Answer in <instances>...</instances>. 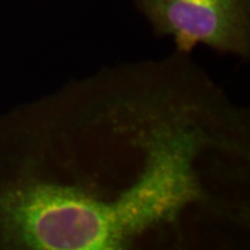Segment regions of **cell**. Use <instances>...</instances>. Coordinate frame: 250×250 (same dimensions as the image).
<instances>
[{
	"instance_id": "obj_2",
	"label": "cell",
	"mask_w": 250,
	"mask_h": 250,
	"mask_svg": "<svg viewBox=\"0 0 250 250\" xmlns=\"http://www.w3.org/2000/svg\"><path fill=\"white\" fill-rule=\"evenodd\" d=\"M156 36H168L175 52L207 46L218 54L250 59V0H135Z\"/></svg>"
},
{
	"instance_id": "obj_1",
	"label": "cell",
	"mask_w": 250,
	"mask_h": 250,
	"mask_svg": "<svg viewBox=\"0 0 250 250\" xmlns=\"http://www.w3.org/2000/svg\"><path fill=\"white\" fill-rule=\"evenodd\" d=\"M0 249L214 250L250 233V113L189 54L121 62L6 121Z\"/></svg>"
}]
</instances>
